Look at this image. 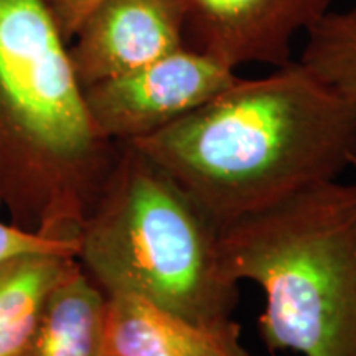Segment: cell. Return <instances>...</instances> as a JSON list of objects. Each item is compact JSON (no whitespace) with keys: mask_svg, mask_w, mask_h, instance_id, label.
I'll return each mask as SVG.
<instances>
[{"mask_svg":"<svg viewBox=\"0 0 356 356\" xmlns=\"http://www.w3.org/2000/svg\"><path fill=\"white\" fill-rule=\"evenodd\" d=\"M129 144L222 229L355 167L356 102L291 61Z\"/></svg>","mask_w":356,"mask_h":356,"instance_id":"1","label":"cell"},{"mask_svg":"<svg viewBox=\"0 0 356 356\" xmlns=\"http://www.w3.org/2000/svg\"><path fill=\"white\" fill-rule=\"evenodd\" d=\"M76 264L68 252H24L0 262V356H25L50 292Z\"/></svg>","mask_w":356,"mask_h":356,"instance_id":"10","label":"cell"},{"mask_svg":"<svg viewBox=\"0 0 356 356\" xmlns=\"http://www.w3.org/2000/svg\"><path fill=\"white\" fill-rule=\"evenodd\" d=\"M238 78L234 70L184 47L132 73L91 84L83 92L97 132L119 144L165 129Z\"/></svg>","mask_w":356,"mask_h":356,"instance_id":"5","label":"cell"},{"mask_svg":"<svg viewBox=\"0 0 356 356\" xmlns=\"http://www.w3.org/2000/svg\"><path fill=\"white\" fill-rule=\"evenodd\" d=\"M305 35L300 63L356 102V7L330 10Z\"/></svg>","mask_w":356,"mask_h":356,"instance_id":"11","label":"cell"},{"mask_svg":"<svg viewBox=\"0 0 356 356\" xmlns=\"http://www.w3.org/2000/svg\"><path fill=\"white\" fill-rule=\"evenodd\" d=\"M47 0H0V203L17 228L76 243L113 165Z\"/></svg>","mask_w":356,"mask_h":356,"instance_id":"2","label":"cell"},{"mask_svg":"<svg viewBox=\"0 0 356 356\" xmlns=\"http://www.w3.org/2000/svg\"><path fill=\"white\" fill-rule=\"evenodd\" d=\"M106 296L78 261L44 302L25 356H102Z\"/></svg>","mask_w":356,"mask_h":356,"instance_id":"9","label":"cell"},{"mask_svg":"<svg viewBox=\"0 0 356 356\" xmlns=\"http://www.w3.org/2000/svg\"><path fill=\"white\" fill-rule=\"evenodd\" d=\"M226 274L256 284L270 353L356 356V184L312 186L220 229Z\"/></svg>","mask_w":356,"mask_h":356,"instance_id":"4","label":"cell"},{"mask_svg":"<svg viewBox=\"0 0 356 356\" xmlns=\"http://www.w3.org/2000/svg\"><path fill=\"white\" fill-rule=\"evenodd\" d=\"M76 261L106 297H140L203 325L233 320L238 284L222 267L220 229L129 142L79 228Z\"/></svg>","mask_w":356,"mask_h":356,"instance_id":"3","label":"cell"},{"mask_svg":"<svg viewBox=\"0 0 356 356\" xmlns=\"http://www.w3.org/2000/svg\"><path fill=\"white\" fill-rule=\"evenodd\" d=\"M102 0H47L61 33L70 43L76 33L79 25L89 15L92 8L99 6Z\"/></svg>","mask_w":356,"mask_h":356,"instance_id":"13","label":"cell"},{"mask_svg":"<svg viewBox=\"0 0 356 356\" xmlns=\"http://www.w3.org/2000/svg\"><path fill=\"white\" fill-rule=\"evenodd\" d=\"M178 0H102L70 40L83 89L122 76L184 48Z\"/></svg>","mask_w":356,"mask_h":356,"instance_id":"7","label":"cell"},{"mask_svg":"<svg viewBox=\"0 0 356 356\" xmlns=\"http://www.w3.org/2000/svg\"><path fill=\"white\" fill-rule=\"evenodd\" d=\"M102 356H251L241 327L191 322L134 296L106 297Z\"/></svg>","mask_w":356,"mask_h":356,"instance_id":"8","label":"cell"},{"mask_svg":"<svg viewBox=\"0 0 356 356\" xmlns=\"http://www.w3.org/2000/svg\"><path fill=\"white\" fill-rule=\"evenodd\" d=\"M335 0H178L184 44L234 70L291 63L292 42L322 20Z\"/></svg>","mask_w":356,"mask_h":356,"instance_id":"6","label":"cell"},{"mask_svg":"<svg viewBox=\"0 0 356 356\" xmlns=\"http://www.w3.org/2000/svg\"><path fill=\"white\" fill-rule=\"evenodd\" d=\"M0 210H3L0 203ZM38 251H56L68 252L76 257V243L58 241V239L44 238V236L26 233L17 228L12 222H3L0 220V262L7 257L24 254V252Z\"/></svg>","mask_w":356,"mask_h":356,"instance_id":"12","label":"cell"}]
</instances>
